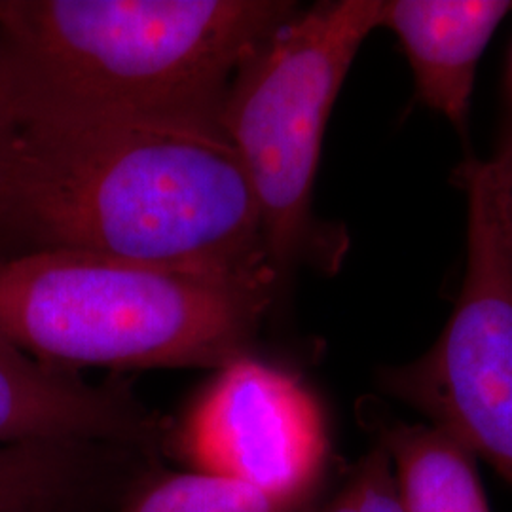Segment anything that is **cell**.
I'll return each mask as SVG.
<instances>
[{
  "label": "cell",
  "mask_w": 512,
  "mask_h": 512,
  "mask_svg": "<svg viewBox=\"0 0 512 512\" xmlns=\"http://www.w3.org/2000/svg\"><path fill=\"white\" fill-rule=\"evenodd\" d=\"M0 241L220 274L272 268L251 184L211 126L12 122Z\"/></svg>",
  "instance_id": "1"
},
{
  "label": "cell",
  "mask_w": 512,
  "mask_h": 512,
  "mask_svg": "<svg viewBox=\"0 0 512 512\" xmlns=\"http://www.w3.org/2000/svg\"><path fill=\"white\" fill-rule=\"evenodd\" d=\"M300 8L283 0H0L16 124L220 126L239 65Z\"/></svg>",
  "instance_id": "2"
},
{
  "label": "cell",
  "mask_w": 512,
  "mask_h": 512,
  "mask_svg": "<svg viewBox=\"0 0 512 512\" xmlns=\"http://www.w3.org/2000/svg\"><path fill=\"white\" fill-rule=\"evenodd\" d=\"M281 281L69 249L0 255V338L44 365L220 368L251 355Z\"/></svg>",
  "instance_id": "3"
},
{
  "label": "cell",
  "mask_w": 512,
  "mask_h": 512,
  "mask_svg": "<svg viewBox=\"0 0 512 512\" xmlns=\"http://www.w3.org/2000/svg\"><path fill=\"white\" fill-rule=\"evenodd\" d=\"M384 0H327L279 25L234 74L220 126L255 194L279 281L315 251L313 188L330 112Z\"/></svg>",
  "instance_id": "4"
},
{
  "label": "cell",
  "mask_w": 512,
  "mask_h": 512,
  "mask_svg": "<svg viewBox=\"0 0 512 512\" xmlns=\"http://www.w3.org/2000/svg\"><path fill=\"white\" fill-rule=\"evenodd\" d=\"M167 444L192 471L277 499H317L329 461L323 410L293 372L243 355L205 385Z\"/></svg>",
  "instance_id": "5"
},
{
  "label": "cell",
  "mask_w": 512,
  "mask_h": 512,
  "mask_svg": "<svg viewBox=\"0 0 512 512\" xmlns=\"http://www.w3.org/2000/svg\"><path fill=\"white\" fill-rule=\"evenodd\" d=\"M169 433V423L126 382L88 384L73 370L44 365L0 338V444L95 440L154 456L167 446Z\"/></svg>",
  "instance_id": "6"
},
{
  "label": "cell",
  "mask_w": 512,
  "mask_h": 512,
  "mask_svg": "<svg viewBox=\"0 0 512 512\" xmlns=\"http://www.w3.org/2000/svg\"><path fill=\"white\" fill-rule=\"evenodd\" d=\"M148 454L95 440L0 444V512H105L141 484Z\"/></svg>",
  "instance_id": "7"
},
{
  "label": "cell",
  "mask_w": 512,
  "mask_h": 512,
  "mask_svg": "<svg viewBox=\"0 0 512 512\" xmlns=\"http://www.w3.org/2000/svg\"><path fill=\"white\" fill-rule=\"evenodd\" d=\"M509 0H384L382 27L403 44L421 103L465 128L478 61Z\"/></svg>",
  "instance_id": "8"
},
{
  "label": "cell",
  "mask_w": 512,
  "mask_h": 512,
  "mask_svg": "<svg viewBox=\"0 0 512 512\" xmlns=\"http://www.w3.org/2000/svg\"><path fill=\"white\" fill-rule=\"evenodd\" d=\"M404 512H490L475 452L437 425L395 423L380 435Z\"/></svg>",
  "instance_id": "9"
},
{
  "label": "cell",
  "mask_w": 512,
  "mask_h": 512,
  "mask_svg": "<svg viewBox=\"0 0 512 512\" xmlns=\"http://www.w3.org/2000/svg\"><path fill=\"white\" fill-rule=\"evenodd\" d=\"M317 499L291 503L249 484L207 473H177L143 482L120 512H317Z\"/></svg>",
  "instance_id": "10"
},
{
  "label": "cell",
  "mask_w": 512,
  "mask_h": 512,
  "mask_svg": "<svg viewBox=\"0 0 512 512\" xmlns=\"http://www.w3.org/2000/svg\"><path fill=\"white\" fill-rule=\"evenodd\" d=\"M435 425L463 440L512 486V391L456 406Z\"/></svg>",
  "instance_id": "11"
},
{
  "label": "cell",
  "mask_w": 512,
  "mask_h": 512,
  "mask_svg": "<svg viewBox=\"0 0 512 512\" xmlns=\"http://www.w3.org/2000/svg\"><path fill=\"white\" fill-rule=\"evenodd\" d=\"M317 512H404L393 463L382 444L363 458L344 488Z\"/></svg>",
  "instance_id": "12"
},
{
  "label": "cell",
  "mask_w": 512,
  "mask_h": 512,
  "mask_svg": "<svg viewBox=\"0 0 512 512\" xmlns=\"http://www.w3.org/2000/svg\"><path fill=\"white\" fill-rule=\"evenodd\" d=\"M10 124H12L10 110H8V103H6L4 92L0 88V145H2V141H4V137L8 133V129H10Z\"/></svg>",
  "instance_id": "13"
}]
</instances>
